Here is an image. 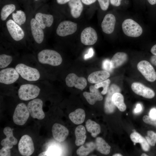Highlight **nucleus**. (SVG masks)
<instances>
[{
  "label": "nucleus",
  "mask_w": 156,
  "mask_h": 156,
  "mask_svg": "<svg viewBox=\"0 0 156 156\" xmlns=\"http://www.w3.org/2000/svg\"><path fill=\"white\" fill-rule=\"evenodd\" d=\"M147 136L145 138L151 146H154L156 143V133L151 131L147 132Z\"/></svg>",
  "instance_id": "36"
},
{
  "label": "nucleus",
  "mask_w": 156,
  "mask_h": 156,
  "mask_svg": "<svg viewBox=\"0 0 156 156\" xmlns=\"http://www.w3.org/2000/svg\"><path fill=\"white\" fill-rule=\"evenodd\" d=\"M36 0V1H37V0Z\"/></svg>",
  "instance_id": "53"
},
{
  "label": "nucleus",
  "mask_w": 156,
  "mask_h": 156,
  "mask_svg": "<svg viewBox=\"0 0 156 156\" xmlns=\"http://www.w3.org/2000/svg\"><path fill=\"white\" fill-rule=\"evenodd\" d=\"M95 148L101 153L104 155L109 154L111 146L102 138L98 137L95 140Z\"/></svg>",
  "instance_id": "28"
},
{
  "label": "nucleus",
  "mask_w": 156,
  "mask_h": 156,
  "mask_svg": "<svg viewBox=\"0 0 156 156\" xmlns=\"http://www.w3.org/2000/svg\"><path fill=\"white\" fill-rule=\"evenodd\" d=\"M102 68L103 70L107 72H111L113 68L111 67L110 61L108 59L104 60L102 63Z\"/></svg>",
  "instance_id": "38"
},
{
  "label": "nucleus",
  "mask_w": 156,
  "mask_h": 156,
  "mask_svg": "<svg viewBox=\"0 0 156 156\" xmlns=\"http://www.w3.org/2000/svg\"><path fill=\"white\" fill-rule=\"evenodd\" d=\"M101 9L103 10H107L109 7L110 0H97Z\"/></svg>",
  "instance_id": "37"
},
{
  "label": "nucleus",
  "mask_w": 156,
  "mask_h": 156,
  "mask_svg": "<svg viewBox=\"0 0 156 156\" xmlns=\"http://www.w3.org/2000/svg\"><path fill=\"white\" fill-rule=\"evenodd\" d=\"M46 82L45 81L19 83L18 94L19 99L28 101L36 98L40 94L42 87L47 84Z\"/></svg>",
  "instance_id": "3"
},
{
  "label": "nucleus",
  "mask_w": 156,
  "mask_h": 156,
  "mask_svg": "<svg viewBox=\"0 0 156 156\" xmlns=\"http://www.w3.org/2000/svg\"><path fill=\"white\" fill-rule=\"evenodd\" d=\"M150 60L151 63L153 65L156 66V55L152 56L151 57Z\"/></svg>",
  "instance_id": "46"
},
{
  "label": "nucleus",
  "mask_w": 156,
  "mask_h": 156,
  "mask_svg": "<svg viewBox=\"0 0 156 156\" xmlns=\"http://www.w3.org/2000/svg\"><path fill=\"white\" fill-rule=\"evenodd\" d=\"M112 101L114 105L121 112H124L126 109V106L124 103L123 96L120 92L114 93L112 96Z\"/></svg>",
  "instance_id": "30"
},
{
  "label": "nucleus",
  "mask_w": 156,
  "mask_h": 156,
  "mask_svg": "<svg viewBox=\"0 0 156 156\" xmlns=\"http://www.w3.org/2000/svg\"><path fill=\"white\" fill-rule=\"evenodd\" d=\"M151 52L153 55H156V44L154 45L151 48Z\"/></svg>",
  "instance_id": "48"
},
{
  "label": "nucleus",
  "mask_w": 156,
  "mask_h": 156,
  "mask_svg": "<svg viewBox=\"0 0 156 156\" xmlns=\"http://www.w3.org/2000/svg\"><path fill=\"white\" fill-rule=\"evenodd\" d=\"M113 156H122V155L120 154L117 153L114 154Z\"/></svg>",
  "instance_id": "51"
},
{
  "label": "nucleus",
  "mask_w": 156,
  "mask_h": 156,
  "mask_svg": "<svg viewBox=\"0 0 156 156\" xmlns=\"http://www.w3.org/2000/svg\"><path fill=\"white\" fill-rule=\"evenodd\" d=\"M95 144L93 142L86 143L81 146L77 151V154L79 156H86L87 155L95 148Z\"/></svg>",
  "instance_id": "31"
},
{
  "label": "nucleus",
  "mask_w": 156,
  "mask_h": 156,
  "mask_svg": "<svg viewBox=\"0 0 156 156\" xmlns=\"http://www.w3.org/2000/svg\"><path fill=\"white\" fill-rule=\"evenodd\" d=\"M52 132L54 139L59 142L64 141L69 134V131L66 127L58 123L53 125Z\"/></svg>",
  "instance_id": "17"
},
{
  "label": "nucleus",
  "mask_w": 156,
  "mask_h": 156,
  "mask_svg": "<svg viewBox=\"0 0 156 156\" xmlns=\"http://www.w3.org/2000/svg\"><path fill=\"white\" fill-rule=\"evenodd\" d=\"M138 70L145 78L150 82H154L156 80V72L151 65L148 61L142 60L137 65Z\"/></svg>",
  "instance_id": "9"
},
{
  "label": "nucleus",
  "mask_w": 156,
  "mask_h": 156,
  "mask_svg": "<svg viewBox=\"0 0 156 156\" xmlns=\"http://www.w3.org/2000/svg\"><path fill=\"white\" fill-rule=\"evenodd\" d=\"M35 18L43 29L46 27H51L53 23L54 19L52 15L40 12L36 14Z\"/></svg>",
  "instance_id": "21"
},
{
  "label": "nucleus",
  "mask_w": 156,
  "mask_h": 156,
  "mask_svg": "<svg viewBox=\"0 0 156 156\" xmlns=\"http://www.w3.org/2000/svg\"><path fill=\"white\" fill-rule=\"evenodd\" d=\"M82 3L86 5H90L95 3L96 0H81Z\"/></svg>",
  "instance_id": "44"
},
{
  "label": "nucleus",
  "mask_w": 156,
  "mask_h": 156,
  "mask_svg": "<svg viewBox=\"0 0 156 156\" xmlns=\"http://www.w3.org/2000/svg\"><path fill=\"white\" fill-rule=\"evenodd\" d=\"M94 51L92 48L89 49V51L87 54H86L84 56V59L86 60L91 57L93 55Z\"/></svg>",
  "instance_id": "43"
},
{
  "label": "nucleus",
  "mask_w": 156,
  "mask_h": 156,
  "mask_svg": "<svg viewBox=\"0 0 156 156\" xmlns=\"http://www.w3.org/2000/svg\"><path fill=\"white\" fill-rule=\"evenodd\" d=\"M143 120L145 123L156 127V119H153L149 116L145 115L143 116Z\"/></svg>",
  "instance_id": "39"
},
{
  "label": "nucleus",
  "mask_w": 156,
  "mask_h": 156,
  "mask_svg": "<svg viewBox=\"0 0 156 156\" xmlns=\"http://www.w3.org/2000/svg\"><path fill=\"white\" fill-rule=\"evenodd\" d=\"M18 149L23 156H29L33 154L34 150V144L29 136L25 135L22 136L18 144Z\"/></svg>",
  "instance_id": "8"
},
{
  "label": "nucleus",
  "mask_w": 156,
  "mask_h": 156,
  "mask_svg": "<svg viewBox=\"0 0 156 156\" xmlns=\"http://www.w3.org/2000/svg\"><path fill=\"white\" fill-rule=\"evenodd\" d=\"M3 132L6 137L1 141V144L3 147L11 149L18 142L13 135V130L10 127H7L4 129Z\"/></svg>",
  "instance_id": "19"
},
{
  "label": "nucleus",
  "mask_w": 156,
  "mask_h": 156,
  "mask_svg": "<svg viewBox=\"0 0 156 156\" xmlns=\"http://www.w3.org/2000/svg\"><path fill=\"white\" fill-rule=\"evenodd\" d=\"M10 149L3 147L0 151V156H10L11 155Z\"/></svg>",
  "instance_id": "40"
},
{
  "label": "nucleus",
  "mask_w": 156,
  "mask_h": 156,
  "mask_svg": "<svg viewBox=\"0 0 156 156\" xmlns=\"http://www.w3.org/2000/svg\"><path fill=\"white\" fill-rule=\"evenodd\" d=\"M77 29V24L69 21H64L58 25L56 29L58 35L64 37L75 33Z\"/></svg>",
  "instance_id": "10"
},
{
  "label": "nucleus",
  "mask_w": 156,
  "mask_h": 156,
  "mask_svg": "<svg viewBox=\"0 0 156 156\" xmlns=\"http://www.w3.org/2000/svg\"><path fill=\"white\" fill-rule=\"evenodd\" d=\"M39 156H46L45 151L42 152L38 155Z\"/></svg>",
  "instance_id": "50"
},
{
  "label": "nucleus",
  "mask_w": 156,
  "mask_h": 156,
  "mask_svg": "<svg viewBox=\"0 0 156 156\" xmlns=\"http://www.w3.org/2000/svg\"><path fill=\"white\" fill-rule=\"evenodd\" d=\"M27 106L21 103L16 106L13 116L14 122L16 125H22L27 122L29 116Z\"/></svg>",
  "instance_id": "6"
},
{
  "label": "nucleus",
  "mask_w": 156,
  "mask_h": 156,
  "mask_svg": "<svg viewBox=\"0 0 156 156\" xmlns=\"http://www.w3.org/2000/svg\"><path fill=\"white\" fill-rule=\"evenodd\" d=\"M15 9V5L14 4H8L5 5L2 8L1 12V20H5Z\"/></svg>",
  "instance_id": "32"
},
{
  "label": "nucleus",
  "mask_w": 156,
  "mask_h": 156,
  "mask_svg": "<svg viewBox=\"0 0 156 156\" xmlns=\"http://www.w3.org/2000/svg\"><path fill=\"white\" fill-rule=\"evenodd\" d=\"M36 59L46 73L49 67L59 66L63 61L62 56L58 52L50 49L40 51L38 53Z\"/></svg>",
  "instance_id": "2"
},
{
  "label": "nucleus",
  "mask_w": 156,
  "mask_h": 156,
  "mask_svg": "<svg viewBox=\"0 0 156 156\" xmlns=\"http://www.w3.org/2000/svg\"><path fill=\"white\" fill-rule=\"evenodd\" d=\"M110 83V79H107L101 82L96 83L94 85V86L96 89L103 87V89L101 93V94L105 95L108 92Z\"/></svg>",
  "instance_id": "34"
},
{
  "label": "nucleus",
  "mask_w": 156,
  "mask_h": 156,
  "mask_svg": "<svg viewBox=\"0 0 156 156\" xmlns=\"http://www.w3.org/2000/svg\"><path fill=\"white\" fill-rule=\"evenodd\" d=\"M148 3L151 5H153L156 4V0H147Z\"/></svg>",
  "instance_id": "49"
},
{
  "label": "nucleus",
  "mask_w": 156,
  "mask_h": 156,
  "mask_svg": "<svg viewBox=\"0 0 156 156\" xmlns=\"http://www.w3.org/2000/svg\"><path fill=\"white\" fill-rule=\"evenodd\" d=\"M123 32L126 36L133 37H137L142 34L141 27L136 22L131 19H127L122 24Z\"/></svg>",
  "instance_id": "5"
},
{
  "label": "nucleus",
  "mask_w": 156,
  "mask_h": 156,
  "mask_svg": "<svg viewBox=\"0 0 156 156\" xmlns=\"http://www.w3.org/2000/svg\"><path fill=\"white\" fill-rule=\"evenodd\" d=\"M86 130L85 127L82 125H79L75 130V133L76 140L75 144L76 146L83 145L86 138Z\"/></svg>",
  "instance_id": "26"
},
{
  "label": "nucleus",
  "mask_w": 156,
  "mask_h": 156,
  "mask_svg": "<svg viewBox=\"0 0 156 156\" xmlns=\"http://www.w3.org/2000/svg\"><path fill=\"white\" fill-rule=\"evenodd\" d=\"M13 21L19 25L24 24L26 20V16L24 12L21 10H17L15 13L12 14Z\"/></svg>",
  "instance_id": "33"
},
{
  "label": "nucleus",
  "mask_w": 156,
  "mask_h": 156,
  "mask_svg": "<svg viewBox=\"0 0 156 156\" xmlns=\"http://www.w3.org/2000/svg\"><path fill=\"white\" fill-rule=\"evenodd\" d=\"M127 55L125 53H116L114 55L110 61L111 67L114 69L120 66L127 60Z\"/></svg>",
  "instance_id": "24"
},
{
  "label": "nucleus",
  "mask_w": 156,
  "mask_h": 156,
  "mask_svg": "<svg viewBox=\"0 0 156 156\" xmlns=\"http://www.w3.org/2000/svg\"><path fill=\"white\" fill-rule=\"evenodd\" d=\"M30 24L31 33L35 41L37 44L42 43L44 37L43 29L34 18L31 20Z\"/></svg>",
  "instance_id": "16"
},
{
  "label": "nucleus",
  "mask_w": 156,
  "mask_h": 156,
  "mask_svg": "<svg viewBox=\"0 0 156 156\" xmlns=\"http://www.w3.org/2000/svg\"><path fill=\"white\" fill-rule=\"evenodd\" d=\"M14 64V67L20 77L18 83L47 81L48 78V74L36 59H21L15 61Z\"/></svg>",
  "instance_id": "1"
},
{
  "label": "nucleus",
  "mask_w": 156,
  "mask_h": 156,
  "mask_svg": "<svg viewBox=\"0 0 156 156\" xmlns=\"http://www.w3.org/2000/svg\"><path fill=\"white\" fill-rule=\"evenodd\" d=\"M90 92H84L83 94L88 102L90 105H93L97 101H101L103 97L98 89L96 88L94 86H91L89 88Z\"/></svg>",
  "instance_id": "20"
},
{
  "label": "nucleus",
  "mask_w": 156,
  "mask_h": 156,
  "mask_svg": "<svg viewBox=\"0 0 156 156\" xmlns=\"http://www.w3.org/2000/svg\"><path fill=\"white\" fill-rule=\"evenodd\" d=\"M109 73L105 70H99L92 72L88 76V80L92 83H96L103 81L108 78Z\"/></svg>",
  "instance_id": "23"
},
{
  "label": "nucleus",
  "mask_w": 156,
  "mask_h": 156,
  "mask_svg": "<svg viewBox=\"0 0 156 156\" xmlns=\"http://www.w3.org/2000/svg\"><path fill=\"white\" fill-rule=\"evenodd\" d=\"M87 131L91 133L93 137H96L101 132V127L98 124L90 120H88L86 123Z\"/></svg>",
  "instance_id": "29"
},
{
  "label": "nucleus",
  "mask_w": 156,
  "mask_h": 156,
  "mask_svg": "<svg viewBox=\"0 0 156 156\" xmlns=\"http://www.w3.org/2000/svg\"><path fill=\"white\" fill-rule=\"evenodd\" d=\"M65 82L68 87L74 86L81 90L85 88L87 85V81L85 78L79 77L74 73H70L67 75L65 79Z\"/></svg>",
  "instance_id": "13"
},
{
  "label": "nucleus",
  "mask_w": 156,
  "mask_h": 156,
  "mask_svg": "<svg viewBox=\"0 0 156 156\" xmlns=\"http://www.w3.org/2000/svg\"><path fill=\"white\" fill-rule=\"evenodd\" d=\"M142 109V107L140 103H138L136 105V107L134 109V112L135 113L140 112Z\"/></svg>",
  "instance_id": "45"
},
{
  "label": "nucleus",
  "mask_w": 156,
  "mask_h": 156,
  "mask_svg": "<svg viewBox=\"0 0 156 156\" xmlns=\"http://www.w3.org/2000/svg\"><path fill=\"white\" fill-rule=\"evenodd\" d=\"M20 80L19 74L14 67L9 66L0 70V87L14 86Z\"/></svg>",
  "instance_id": "4"
},
{
  "label": "nucleus",
  "mask_w": 156,
  "mask_h": 156,
  "mask_svg": "<svg viewBox=\"0 0 156 156\" xmlns=\"http://www.w3.org/2000/svg\"><path fill=\"white\" fill-rule=\"evenodd\" d=\"M61 150L55 146H51L45 151L46 156H59L61 154Z\"/></svg>",
  "instance_id": "35"
},
{
  "label": "nucleus",
  "mask_w": 156,
  "mask_h": 156,
  "mask_svg": "<svg viewBox=\"0 0 156 156\" xmlns=\"http://www.w3.org/2000/svg\"><path fill=\"white\" fill-rule=\"evenodd\" d=\"M98 36L96 31L93 28L88 27L82 31L80 36L81 43L86 45L94 44L97 41Z\"/></svg>",
  "instance_id": "12"
},
{
  "label": "nucleus",
  "mask_w": 156,
  "mask_h": 156,
  "mask_svg": "<svg viewBox=\"0 0 156 156\" xmlns=\"http://www.w3.org/2000/svg\"><path fill=\"white\" fill-rule=\"evenodd\" d=\"M6 25L10 35L14 40L18 41L23 38L25 36L23 31L13 20H9L7 22Z\"/></svg>",
  "instance_id": "11"
},
{
  "label": "nucleus",
  "mask_w": 156,
  "mask_h": 156,
  "mask_svg": "<svg viewBox=\"0 0 156 156\" xmlns=\"http://www.w3.org/2000/svg\"><path fill=\"white\" fill-rule=\"evenodd\" d=\"M57 3L59 4L63 5L65 4L68 2L70 0H56Z\"/></svg>",
  "instance_id": "47"
},
{
  "label": "nucleus",
  "mask_w": 156,
  "mask_h": 156,
  "mask_svg": "<svg viewBox=\"0 0 156 156\" xmlns=\"http://www.w3.org/2000/svg\"><path fill=\"white\" fill-rule=\"evenodd\" d=\"M122 0H110V4L115 7H118L121 3Z\"/></svg>",
  "instance_id": "41"
},
{
  "label": "nucleus",
  "mask_w": 156,
  "mask_h": 156,
  "mask_svg": "<svg viewBox=\"0 0 156 156\" xmlns=\"http://www.w3.org/2000/svg\"><path fill=\"white\" fill-rule=\"evenodd\" d=\"M116 19L114 15L108 14L104 17L101 24L103 31L107 34L112 33L114 31Z\"/></svg>",
  "instance_id": "18"
},
{
  "label": "nucleus",
  "mask_w": 156,
  "mask_h": 156,
  "mask_svg": "<svg viewBox=\"0 0 156 156\" xmlns=\"http://www.w3.org/2000/svg\"><path fill=\"white\" fill-rule=\"evenodd\" d=\"M68 116L70 120L74 124L80 125L84 121L85 113L83 109L81 108H78L74 112L70 113Z\"/></svg>",
  "instance_id": "25"
},
{
  "label": "nucleus",
  "mask_w": 156,
  "mask_h": 156,
  "mask_svg": "<svg viewBox=\"0 0 156 156\" xmlns=\"http://www.w3.org/2000/svg\"><path fill=\"white\" fill-rule=\"evenodd\" d=\"M141 156H147L148 155L145 153H143L142 154V155H141Z\"/></svg>",
  "instance_id": "52"
},
{
  "label": "nucleus",
  "mask_w": 156,
  "mask_h": 156,
  "mask_svg": "<svg viewBox=\"0 0 156 156\" xmlns=\"http://www.w3.org/2000/svg\"><path fill=\"white\" fill-rule=\"evenodd\" d=\"M131 88L135 93L146 98L152 99L155 96V93L152 89L139 82L132 83Z\"/></svg>",
  "instance_id": "15"
},
{
  "label": "nucleus",
  "mask_w": 156,
  "mask_h": 156,
  "mask_svg": "<svg viewBox=\"0 0 156 156\" xmlns=\"http://www.w3.org/2000/svg\"><path fill=\"white\" fill-rule=\"evenodd\" d=\"M43 102L42 99L35 98L30 101L27 107L31 116L34 118L42 120L45 117V114L42 110Z\"/></svg>",
  "instance_id": "7"
},
{
  "label": "nucleus",
  "mask_w": 156,
  "mask_h": 156,
  "mask_svg": "<svg viewBox=\"0 0 156 156\" xmlns=\"http://www.w3.org/2000/svg\"><path fill=\"white\" fill-rule=\"evenodd\" d=\"M72 17L75 18H79L83 11V5L81 0H70L68 3Z\"/></svg>",
  "instance_id": "22"
},
{
  "label": "nucleus",
  "mask_w": 156,
  "mask_h": 156,
  "mask_svg": "<svg viewBox=\"0 0 156 156\" xmlns=\"http://www.w3.org/2000/svg\"><path fill=\"white\" fill-rule=\"evenodd\" d=\"M149 116L153 119H156V109L153 108L150 111L149 113Z\"/></svg>",
  "instance_id": "42"
},
{
  "label": "nucleus",
  "mask_w": 156,
  "mask_h": 156,
  "mask_svg": "<svg viewBox=\"0 0 156 156\" xmlns=\"http://www.w3.org/2000/svg\"><path fill=\"white\" fill-rule=\"evenodd\" d=\"M119 87L114 84H112L109 88L104 104V110L106 113L111 114L114 111L115 107L112 101L113 95L116 92H119Z\"/></svg>",
  "instance_id": "14"
},
{
  "label": "nucleus",
  "mask_w": 156,
  "mask_h": 156,
  "mask_svg": "<svg viewBox=\"0 0 156 156\" xmlns=\"http://www.w3.org/2000/svg\"><path fill=\"white\" fill-rule=\"evenodd\" d=\"M130 138L134 144L136 143L140 144L142 149L144 151H148L150 149L149 144L146 140L138 133L134 131L130 135Z\"/></svg>",
  "instance_id": "27"
}]
</instances>
